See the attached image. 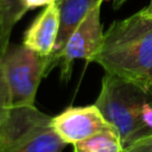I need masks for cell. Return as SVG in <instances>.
<instances>
[{
    "label": "cell",
    "mask_w": 152,
    "mask_h": 152,
    "mask_svg": "<svg viewBox=\"0 0 152 152\" xmlns=\"http://www.w3.org/2000/svg\"><path fill=\"white\" fill-rule=\"evenodd\" d=\"M147 138H152V91L145 93V97L138 115L135 133L133 135L132 144Z\"/></svg>",
    "instance_id": "11"
},
{
    "label": "cell",
    "mask_w": 152,
    "mask_h": 152,
    "mask_svg": "<svg viewBox=\"0 0 152 152\" xmlns=\"http://www.w3.org/2000/svg\"><path fill=\"white\" fill-rule=\"evenodd\" d=\"M103 0H57L59 7V30L57 42L50 56L46 57L48 75L53 68L57 66L58 56L62 52L68 38L74 33L77 26L84 20V18Z\"/></svg>",
    "instance_id": "7"
},
{
    "label": "cell",
    "mask_w": 152,
    "mask_h": 152,
    "mask_svg": "<svg viewBox=\"0 0 152 152\" xmlns=\"http://www.w3.org/2000/svg\"><path fill=\"white\" fill-rule=\"evenodd\" d=\"M1 59L11 90L12 107L34 106L38 86L45 76L46 57L25 44H15L8 45Z\"/></svg>",
    "instance_id": "4"
},
{
    "label": "cell",
    "mask_w": 152,
    "mask_h": 152,
    "mask_svg": "<svg viewBox=\"0 0 152 152\" xmlns=\"http://www.w3.org/2000/svg\"><path fill=\"white\" fill-rule=\"evenodd\" d=\"M146 90L139 86L106 74L95 102L104 119L119 132L124 148L132 144L138 115Z\"/></svg>",
    "instance_id": "3"
},
{
    "label": "cell",
    "mask_w": 152,
    "mask_h": 152,
    "mask_svg": "<svg viewBox=\"0 0 152 152\" xmlns=\"http://www.w3.org/2000/svg\"><path fill=\"white\" fill-rule=\"evenodd\" d=\"M124 152H152V138L142 139L135 144H132Z\"/></svg>",
    "instance_id": "13"
},
{
    "label": "cell",
    "mask_w": 152,
    "mask_h": 152,
    "mask_svg": "<svg viewBox=\"0 0 152 152\" xmlns=\"http://www.w3.org/2000/svg\"><path fill=\"white\" fill-rule=\"evenodd\" d=\"M51 119L34 106L13 107L0 127L4 152H62L68 144L53 129Z\"/></svg>",
    "instance_id": "2"
},
{
    "label": "cell",
    "mask_w": 152,
    "mask_h": 152,
    "mask_svg": "<svg viewBox=\"0 0 152 152\" xmlns=\"http://www.w3.org/2000/svg\"><path fill=\"white\" fill-rule=\"evenodd\" d=\"M74 152H124L119 132L109 128L72 145Z\"/></svg>",
    "instance_id": "9"
},
{
    "label": "cell",
    "mask_w": 152,
    "mask_h": 152,
    "mask_svg": "<svg viewBox=\"0 0 152 152\" xmlns=\"http://www.w3.org/2000/svg\"><path fill=\"white\" fill-rule=\"evenodd\" d=\"M59 30V7L57 1L45 6L24 34L23 44L42 56H50Z\"/></svg>",
    "instance_id": "8"
},
{
    "label": "cell",
    "mask_w": 152,
    "mask_h": 152,
    "mask_svg": "<svg viewBox=\"0 0 152 152\" xmlns=\"http://www.w3.org/2000/svg\"><path fill=\"white\" fill-rule=\"evenodd\" d=\"M25 13L21 0H0V56L10 45L13 27Z\"/></svg>",
    "instance_id": "10"
},
{
    "label": "cell",
    "mask_w": 152,
    "mask_h": 152,
    "mask_svg": "<svg viewBox=\"0 0 152 152\" xmlns=\"http://www.w3.org/2000/svg\"><path fill=\"white\" fill-rule=\"evenodd\" d=\"M142 11H144L146 14H148V15H151V17H152V0L150 1V4H148V6H147V7L142 8Z\"/></svg>",
    "instance_id": "15"
},
{
    "label": "cell",
    "mask_w": 152,
    "mask_h": 152,
    "mask_svg": "<svg viewBox=\"0 0 152 152\" xmlns=\"http://www.w3.org/2000/svg\"><path fill=\"white\" fill-rule=\"evenodd\" d=\"M125 1H126V0H113V7H114V8H119V7H121V6L124 5Z\"/></svg>",
    "instance_id": "16"
},
{
    "label": "cell",
    "mask_w": 152,
    "mask_h": 152,
    "mask_svg": "<svg viewBox=\"0 0 152 152\" xmlns=\"http://www.w3.org/2000/svg\"><path fill=\"white\" fill-rule=\"evenodd\" d=\"M56 133L66 142L76 144L102 131L114 128L102 115L96 104L70 107L51 119Z\"/></svg>",
    "instance_id": "6"
},
{
    "label": "cell",
    "mask_w": 152,
    "mask_h": 152,
    "mask_svg": "<svg viewBox=\"0 0 152 152\" xmlns=\"http://www.w3.org/2000/svg\"><path fill=\"white\" fill-rule=\"evenodd\" d=\"M12 108L13 107H12L11 90H10L8 81L6 77L5 68L2 64V59L0 56V127L6 121Z\"/></svg>",
    "instance_id": "12"
},
{
    "label": "cell",
    "mask_w": 152,
    "mask_h": 152,
    "mask_svg": "<svg viewBox=\"0 0 152 152\" xmlns=\"http://www.w3.org/2000/svg\"><path fill=\"white\" fill-rule=\"evenodd\" d=\"M100 14L101 5L96 6L68 38L57 61L63 81H68L70 77L75 59L83 58L87 62H91L93 57L100 50L104 34Z\"/></svg>",
    "instance_id": "5"
},
{
    "label": "cell",
    "mask_w": 152,
    "mask_h": 152,
    "mask_svg": "<svg viewBox=\"0 0 152 152\" xmlns=\"http://www.w3.org/2000/svg\"><path fill=\"white\" fill-rule=\"evenodd\" d=\"M0 152H4V141L1 137H0Z\"/></svg>",
    "instance_id": "17"
},
{
    "label": "cell",
    "mask_w": 152,
    "mask_h": 152,
    "mask_svg": "<svg viewBox=\"0 0 152 152\" xmlns=\"http://www.w3.org/2000/svg\"><path fill=\"white\" fill-rule=\"evenodd\" d=\"M91 62L106 74L152 91V17L141 10L114 21Z\"/></svg>",
    "instance_id": "1"
},
{
    "label": "cell",
    "mask_w": 152,
    "mask_h": 152,
    "mask_svg": "<svg viewBox=\"0 0 152 152\" xmlns=\"http://www.w3.org/2000/svg\"><path fill=\"white\" fill-rule=\"evenodd\" d=\"M57 0H21L23 2V7L25 10V12L37 8V7H42V6H48L50 4L56 2Z\"/></svg>",
    "instance_id": "14"
}]
</instances>
